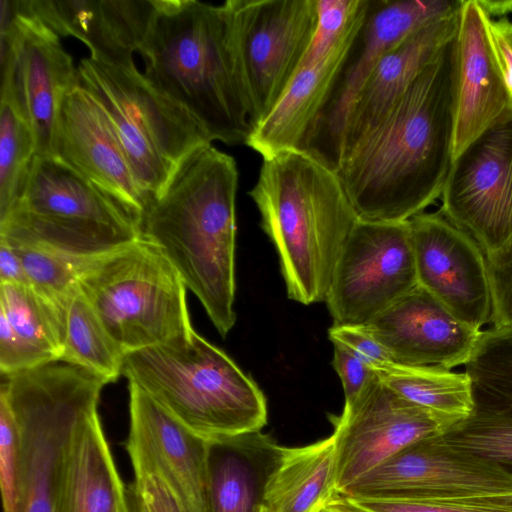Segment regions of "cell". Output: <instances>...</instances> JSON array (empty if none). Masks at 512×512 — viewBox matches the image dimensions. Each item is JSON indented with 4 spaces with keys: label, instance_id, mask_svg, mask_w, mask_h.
<instances>
[{
    "label": "cell",
    "instance_id": "obj_25",
    "mask_svg": "<svg viewBox=\"0 0 512 512\" xmlns=\"http://www.w3.org/2000/svg\"><path fill=\"white\" fill-rule=\"evenodd\" d=\"M281 451L261 431L209 441L205 512H263L266 485Z\"/></svg>",
    "mask_w": 512,
    "mask_h": 512
},
{
    "label": "cell",
    "instance_id": "obj_2",
    "mask_svg": "<svg viewBox=\"0 0 512 512\" xmlns=\"http://www.w3.org/2000/svg\"><path fill=\"white\" fill-rule=\"evenodd\" d=\"M237 187L234 158L212 143L199 146L174 167L141 227L223 337L236 322Z\"/></svg>",
    "mask_w": 512,
    "mask_h": 512
},
{
    "label": "cell",
    "instance_id": "obj_32",
    "mask_svg": "<svg viewBox=\"0 0 512 512\" xmlns=\"http://www.w3.org/2000/svg\"><path fill=\"white\" fill-rule=\"evenodd\" d=\"M37 156L35 137L11 92L1 88L0 222L18 206Z\"/></svg>",
    "mask_w": 512,
    "mask_h": 512
},
{
    "label": "cell",
    "instance_id": "obj_11",
    "mask_svg": "<svg viewBox=\"0 0 512 512\" xmlns=\"http://www.w3.org/2000/svg\"><path fill=\"white\" fill-rule=\"evenodd\" d=\"M1 86L7 88L35 137L37 155H52L63 97L78 82L77 67L60 37L22 8L1 0Z\"/></svg>",
    "mask_w": 512,
    "mask_h": 512
},
{
    "label": "cell",
    "instance_id": "obj_18",
    "mask_svg": "<svg viewBox=\"0 0 512 512\" xmlns=\"http://www.w3.org/2000/svg\"><path fill=\"white\" fill-rule=\"evenodd\" d=\"M478 0H463L454 40L453 162L496 126L512 121V97L488 36Z\"/></svg>",
    "mask_w": 512,
    "mask_h": 512
},
{
    "label": "cell",
    "instance_id": "obj_45",
    "mask_svg": "<svg viewBox=\"0 0 512 512\" xmlns=\"http://www.w3.org/2000/svg\"><path fill=\"white\" fill-rule=\"evenodd\" d=\"M319 512H363L349 503H347L342 497L339 495L332 500L329 504L323 507Z\"/></svg>",
    "mask_w": 512,
    "mask_h": 512
},
{
    "label": "cell",
    "instance_id": "obj_26",
    "mask_svg": "<svg viewBox=\"0 0 512 512\" xmlns=\"http://www.w3.org/2000/svg\"><path fill=\"white\" fill-rule=\"evenodd\" d=\"M58 512H128L127 488L98 409L81 421L69 444Z\"/></svg>",
    "mask_w": 512,
    "mask_h": 512
},
{
    "label": "cell",
    "instance_id": "obj_31",
    "mask_svg": "<svg viewBox=\"0 0 512 512\" xmlns=\"http://www.w3.org/2000/svg\"><path fill=\"white\" fill-rule=\"evenodd\" d=\"M465 373L474 410L512 415V324L482 330Z\"/></svg>",
    "mask_w": 512,
    "mask_h": 512
},
{
    "label": "cell",
    "instance_id": "obj_30",
    "mask_svg": "<svg viewBox=\"0 0 512 512\" xmlns=\"http://www.w3.org/2000/svg\"><path fill=\"white\" fill-rule=\"evenodd\" d=\"M374 370L397 394L433 413L451 427L474 411L471 382L465 371L396 363Z\"/></svg>",
    "mask_w": 512,
    "mask_h": 512
},
{
    "label": "cell",
    "instance_id": "obj_34",
    "mask_svg": "<svg viewBox=\"0 0 512 512\" xmlns=\"http://www.w3.org/2000/svg\"><path fill=\"white\" fill-rule=\"evenodd\" d=\"M6 242L18 254L28 285L52 302L78 285L83 272L96 260L77 259L40 246Z\"/></svg>",
    "mask_w": 512,
    "mask_h": 512
},
{
    "label": "cell",
    "instance_id": "obj_14",
    "mask_svg": "<svg viewBox=\"0 0 512 512\" xmlns=\"http://www.w3.org/2000/svg\"><path fill=\"white\" fill-rule=\"evenodd\" d=\"M462 3L463 0H371L338 84L302 151L337 171L340 140L348 112L371 71L404 39L459 11Z\"/></svg>",
    "mask_w": 512,
    "mask_h": 512
},
{
    "label": "cell",
    "instance_id": "obj_3",
    "mask_svg": "<svg viewBox=\"0 0 512 512\" xmlns=\"http://www.w3.org/2000/svg\"><path fill=\"white\" fill-rule=\"evenodd\" d=\"M156 1L138 51L145 63V78L182 107L211 142L246 144L253 125L224 4Z\"/></svg>",
    "mask_w": 512,
    "mask_h": 512
},
{
    "label": "cell",
    "instance_id": "obj_10",
    "mask_svg": "<svg viewBox=\"0 0 512 512\" xmlns=\"http://www.w3.org/2000/svg\"><path fill=\"white\" fill-rule=\"evenodd\" d=\"M409 221L359 219L325 298L335 326H366L418 286Z\"/></svg>",
    "mask_w": 512,
    "mask_h": 512
},
{
    "label": "cell",
    "instance_id": "obj_17",
    "mask_svg": "<svg viewBox=\"0 0 512 512\" xmlns=\"http://www.w3.org/2000/svg\"><path fill=\"white\" fill-rule=\"evenodd\" d=\"M129 417L126 450L134 475H158L185 512H205L209 441L131 382Z\"/></svg>",
    "mask_w": 512,
    "mask_h": 512
},
{
    "label": "cell",
    "instance_id": "obj_43",
    "mask_svg": "<svg viewBox=\"0 0 512 512\" xmlns=\"http://www.w3.org/2000/svg\"><path fill=\"white\" fill-rule=\"evenodd\" d=\"M0 283L28 284L21 260L15 249L0 239Z\"/></svg>",
    "mask_w": 512,
    "mask_h": 512
},
{
    "label": "cell",
    "instance_id": "obj_20",
    "mask_svg": "<svg viewBox=\"0 0 512 512\" xmlns=\"http://www.w3.org/2000/svg\"><path fill=\"white\" fill-rule=\"evenodd\" d=\"M362 327L394 363L446 369L465 366L482 332L459 320L419 285Z\"/></svg>",
    "mask_w": 512,
    "mask_h": 512
},
{
    "label": "cell",
    "instance_id": "obj_39",
    "mask_svg": "<svg viewBox=\"0 0 512 512\" xmlns=\"http://www.w3.org/2000/svg\"><path fill=\"white\" fill-rule=\"evenodd\" d=\"M331 343H340L367 362L373 369L394 363L387 349L364 327L335 326L328 330Z\"/></svg>",
    "mask_w": 512,
    "mask_h": 512
},
{
    "label": "cell",
    "instance_id": "obj_38",
    "mask_svg": "<svg viewBox=\"0 0 512 512\" xmlns=\"http://www.w3.org/2000/svg\"><path fill=\"white\" fill-rule=\"evenodd\" d=\"M127 499L128 512H185L167 484L153 473L134 475Z\"/></svg>",
    "mask_w": 512,
    "mask_h": 512
},
{
    "label": "cell",
    "instance_id": "obj_24",
    "mask_svg": "<svg viewBox=\"0 0 512 512\" xmlns=\"http://www.w3.org/2000/svg\"><path fill=\"white\" fill-rule=\"evenodd\" d=\"M79 83L103 107L135 180L149 201L166 185L174 167L160 152L133 101L117 65L91 57L77 66Z\"/></svg>",
    "mask_w": 512,
    "mask_h": 512
},
{
    "label": "cell",
    "instance_id": "obj_4",
    "mask_svg": "<svg viewBox=\"0 0 512 512\" xmlns=\"http://www.w3.org/2000/svg\"><path fill=\"white\" fill-rule=\"evenodd\" d=\"M272 242L288 297L325 301L341 251L359 217L337 172L300 150L262 159L248 192Z\"/></svg>",
    "mask_w": 512,
    "mask_h": 512
},
{
    "label": "cell",
    "instance_id": "obj_12",
    "mask_svg": "<svg viewBox=\"0 0 512 512\" xmlns=\"http://www.w3.org/2000/svg\"><path fill=\"white\" fill-rule=\"evenodd\" d=\"M441 212L479 245L489 266L512 261V121L486 132L453 162Z\"/></svg>",
    "mask_w": 512,
    "mask_h": 512
},
{
    "label": "cell",
    "instance_id": "obj_6",
    "mask_svg": "<svg viewBox=\"0 0 512 512\" xmlns=\"http://www.w3.org/2000/svg\"><path fill=\"white\" fill-rule=\"evenodd\" d=\"M142 214L52 156L37 155L0 239L97 259L142 237Z\"/></svg>",
    "mask_w": 512,
    "mask_h": 512
},
{
    "label": "cell",
    "instance_id": "obj_5",
    "mask_svg": "<svg viewBox=\"0 0 512 512\" xmlns=\"http://www.w3.org/2000/svg\"><path fill=\"white\" fill-rule=\"evenodd\" d=\"M122 375L208 441L261 431L267 423L259 386L195 330L127 354Z\"/></svg>",
    "mask_w": 512,
    "mask_h": 512
},
{
    "label": "cell",
    "instance_id": "obj_23",
    "mask_svg": "<svg viewBox=\"0 0 512 512\" xmlns=\"http://www.w3.org/2000/svg\"><path fill=\"white\" fill-rule=\"evenodd\" d=\"M362 26L326 57L300 68L275 107L252 130L246 145L262 159L303 150L331 99Z\"/></svg>",
    "mask_w": 512,
    "mask_h": 512
},
{
    "label": "cell",
    "instance_id": "obj_41",
    "mask_svg": "<svg viewBox=\"0 0 512 512\" xmlns=\"http://www.w3.org/2000/svg\"><path fill=\"white\" fill-rule=\"evenodd\" d=\"M489 277L492 293L490 323L494 327L512 324V261L502 267L489 266Z\"/></svg>",
    "mask_w": 512,
    "mask_h": 512
},
{
    "label": "cell",
    "instance_id": "obj_8",
    "mask_svg": "<svg viewBox=\"0 0 512 512\" xmlns=\"http://www.w3.org/2000/svg\"><path fill=\"white\" fill-rule=\"evenodd\" d=\"M78 285L125 356L194 330L184 282L144 237L94 260Z\"/></svg>",
    "mask_w": 512,
    "mask_h": 512
},
{
    "label": "cell",
    "instance_id": "obj_7",
    "mask_svg": "<svg viewBox=\"0 0 512 512\" xmlns=\"http://www.w3.org/2000/svg\"><path fill=\"white\" fill-rule=\"evenodd\" d=\"M4 377L20 437L18 512H58L69 444L108 383L60 360Z\"/></svg>",
    "mask_w": 512,
    "mask_h": 512
},
{
    "label": "cell",
    "instance_id": "obj_28",
    "mask_svg": "<svg viewBox=\"0 0 512 512\" xmlns=\"http://www.w3.org/2000/svg\"><path fill=\"white\" fill-rule=\"evenodd\" d=\"M338 496L333 435L301 447H283L265 489L267 512H319Z\"/></svg>",
    "mask_w": 512,
    "mask_h": 512
},
{
    "label": "cell",
    "instance_id": "obj_16",
    "mask_svg": "<svg viewBox=\"0 0 512 512\" xmlns=\"http://www.w3.org/2000/svg\"><path fill=\"white\" fill-rule=\"evenodd\" d=\"M408 221L419 286L482 331L491 322L492 293L488 261L479 245L441 211L422 212Z\"/></svg>",
    "mask_w": 512,
    "mask_h": 512
},
{
    "label": "cell",
    "instance_id": "obj_21",
    "mask_svg": "<svg viewBox=\"0 0 512 512\" xmlns=\"http://www.w3.org/2000/svg\"><path fill=\"white\" fill-rule=\"evenodd\" d=\"M28 13L60 36H73L105 63L135 65L156 11V0H19Z\"/></svg>",
    "mask_w": 512,
    "mask_h": 512
},
{
    "label": "cell",
    "instance_id": "obj_27",
    "mask_svg": "<svg viewBox=\"0 0 512 512\" xmlns=\"http://www.w3.org/2000/svg\"><path fill=\"white\" fill-rule=\"evenodd\" d=\"M54 303L24 283H0V371L9 376L61 359Z\"/></svg>",
    "mask_w": 512,
    "mask_h": 512
},
{
    "label": "cell",
    "instance_id": "obj_42",
    "mask_svg": "<svg viewBox=\"0 0 512 512\" xmlns=\"http://www.w3.org/2000/svg\"><path fill=\"white\" fill-rule=\"evenodd\" d=\"M488 36L498 68L512 97V21L507 17L489 18Z\"/></svg>",
    "mask_w": 512,
    "mask_h": 512
},
{
    "label": "cell",
    "instance_id": "obj_44",
    "mask_svg": "<svg viewBox=\"0 0 512 512\" xmlns=\"http://www.w3.org/2000/svg\"><path fill=\"white\" fill-rule=\"evenodd\" d=\"M478 3L490 19L505 18L512 13V0H478Z\"/></svg>",
    "mask_w": 512,
    "mask_h": 512
},
{
    "label": "cell",
    "instance_id": "obj_22",
    "mask_svg": "<svg viewBox=\"0 0 512 512\" xmlns=\"http://www.w3.org/2000/svg\"><path fill=\"white\" fill-rule=\"evenodd\" d=\"M460 10L414 32L377 63L348 112L340 140V164L381 122L430 61L454 40Z\"/></svg>",
    "mask_w": 512,
    "mask_h": 512
},
{
    "label": "cell",
    "instance_id": "obj_1",
    "mask_svg": "<svg viewBox=\"0 0 512 512\" xmlns=\"http://www.w3.org/2000/svg\"><path fill=\"white\" fill-rule=\"evenodd\" d=\"M454 40L336 171L359 219L408 221L441 197L453 165Z\"/></svg>",
    "mask_w": 512,
    "mask_h": 512
},
{
    "label": "cell",
    "instance_id": "obj_33",
    "mask_svg": "<svg viewBox=\"0 0 512 512\" xmlns=\"http://www.w3.org/2000/svg\"><path fill=\"white\" fill-rule=\"evenodd\" d=\"M444 437L459 448L512 471V415L474 410Z\"/></svg>",
    "mask_w": 512,
    "mask_h": 512
},
{
    "label": "cell",
    "instance_id": "obj_37",
    "mask_svg": "<svg viewBox=\"0 0 512 512\" xmlns=\"http://www.w3.org/2000/svg\"><path fill=\"white\" fill-rule=\"evenodd\" d=\"M20 437L5 394L0 391V488L3 512L19 510Z\"/></svg>",
    "mask_w": 512,
    "mask_h": 512
},
{
    "label": "cell",
    "instance_id": "obj_19",
    "mask_svg": "<svg viewBox=\"0 0 512 512\" xmlns=\"http://www.w3.org/2000/svg\"><path fill=\"white\" fill-rule=\"evenodd\" d=\"M51 156L143 217L150 201L135 180L103 107L79 80L61 102Z\"/></svg>",
    "mask_w": 512,
    "mask_h": 512
},
{
    "label": "cell",
    "instance_id": "obj_40",
    "mask_svg": "<svg viewBox=\"0 0 512 512\" xmlns=\"http://www.w3.org/2000/svg\"><path fill=\"white\" fill-rule=\"evenodd\" d=\"M332 344V366L342 382L345 404H348L359 395L376 372L367 362L342 344L335 342Z\"/></svg>",
    "mask_w": 512,
    "mask_h": 512
},
{
    "label": "cell",
    "instance_id": "obj_15",
    "mask_svg": "<svg viewBox=\"0 0 512 512\" xmlns=\"http://www.w3.org/2000/svg\"><path fill=\"white\" fill-rule=\"evenodd\" d=\"M333 423L338 494L408 445L451 427L397 394L377 373Z\"/></svg>",
    "mask_w": 512,
    "mask_h": 512
},
{
    "label": "cell",
    "instance_id": "obj_46",
    "mask_svg": "<svg viewBox=\"0 0 512 512\" xmlns=\"http://www.w3.org/2000/svg\"><path fill=\"white\" fill-rule=\"evenodd\" d=\"M263 512H267V511L263 508Z\"/></svg>",
    "mask_w": 512,
    "mask_h": 512
},
{
    "label": "cell",
    "instance_id": "obj_9",
    "mask_svg": "<svg viewBox=\"0 0 512 512\" xmlns=\"http://www.w3.org/2000/svg\"><path fill=\"white\" fill-rule=\"evenodd\" d=\"M232 49L253 129L297 73L312 39L317 0H227Z\"/></svg>",
    "mask_w": 512,
    "mask_h": 512
},
{
    "label": "cell",
    "instance_id": "obj_29",
    "mask_svg": "<svg viewBox=\"0 0 512 512\" xmlns=\"http://www.w3.org/2000/svg\"><path fill=\"white\" fill-rule=\"evenodd\" d=\"M60 324V361L79 366L107 381L122 374L125 355L106 331L79 285L53 302Z\"/></svg>",
    "mask_w": 512,
    "mask_h": 512
},
{
    "label": "cell",
    "instance_id": "obj_13",
    "mask_svg": "<svg viewBox=\"0 0 512 512\" xmlns=\"http://www.w3.org/2000/svg\"><path fill=\"white\" fill-rule=\"evenodd\" d=\"M443 434L408 445L338 495L356 499H405L512 493L511 470L459 448Z\"/></svg>",
    "mask_w": 512,
    "mask_h": 512
},
{
    "label": "cell",
    "instance_id": "obj_35",
    "mask_svg": "<svg viewBox=\"0 0 512 512\" xmlns=\"http://www.w3.org/2000/svg\"><path fill=\"white\" fill-rule=\"evenodd\" d=\"M342 498L363 512H512V493L455 494L405 499Z\"/></svg>",
    "mask_w": 512,
    "mask_h": 512
},
{
    "label": "cell",
    "instance_id": "obj_36",
    "mask_svg": "<svg viewBox=\"0 0 512 512\" xmlns=\"http://www.w3.org/2000/svg\"><path fill=\"white\" fill-rule=\"evenodd\" d=\"M370 3L371 0H317L315 30L299 69L326 57L361 27Z\"/></svg>",
    "mask_w": 512,
    "mask_h": 512
}]
</instances>
